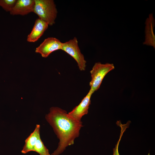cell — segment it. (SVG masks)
I'll return each mask as SVG.
<instances>
[{
	"label": "cell",
	"instance_id": "cell-12",
	"mask_svg": "<svg viewBox=\"0 0 155 155\" xmlns=\"http://www.w3.org/2000/svg\"><path fill=\"white\" fill-rule=\"evenodd\" d=\"M17 0H0V6L5 11L10 12L14 6Z\"/></svg>",
	"mask_w": 155,
	"mask_h": 155
},
{
	"label": "cell",
	"instance_id": "cell-3",
	"mask_svg": "<svg viewBox=\"0 0 155 155\" xmlns=\"http://www.w3.org/2000/svg\"><path fill=\"white\" fill-rule=\"evenodd\" d=\"M114 68L112 63L102 64L100 62L95 63L90 71L91 79L89 83L90 90L93 93L99 89L106 74Z\"/></svg>",
	"mask_w": 155,
	"mask_h": 155
},
{
	"label": "cell",
	"instance_id": "cell-8",
	"mask_svg": "<svg viewBox=\"0 0 155 155\" xmlns=\"http://www.w3.org/2000/svg\"><path fill=\"white\" fill-rule=\"evenodd\" d=\"M48 26L46 22L39 18L37 19L32 31L28 36L27 41L35 42L37 41L47 29Z\"/></svg>",
	"mask_w": 155,
	"mask_h": 155
},
{
	"label": "cell",
	"instance_id": "cell-1",
	"mask_svg": "<svg viewBox=\"0 0 155 155\" xmlns=\"http://www.w3.org/2000/svg\"><path fill=\"white\" fill-rule=\"evenodd\" d=\"M49 111L45 119L59 140L57 148L51 155H59L67 146L74 144L80 135L82 122L72 119L65 110L60 108L52 107Z\"/></svg>",
	"mask_w": 155,
	"mask_h": 155
},
{
	"label": "cell",
	"instance_id": "cell-13",
	"mask_svg": "<svg viewBox=\"0 0 155 155\" xmlns=\"http://www.w3.org/2000/svg\"><path fill=\"white\" fill-rule=\"evenodd\" d=\"M125 131V130L124 129H121L120 137L115 145V147L113 149V155H120L119 152V146L122 136Z\"/></svg>",
	"mask_w": 155,
	"mask_h": 155
},
{
	"label": "cell",
	"instance_id": "cell-6",
	"mask_svg": "<svg viewBox=\"0 0 155 155\" xmlns=\"http://www.w3.org/2000/svg\"><path fill=\"white\" fill-rule=\"evenodd\" d=\"M93 93L90 90L80 104L68 113V115L74 120L81 121L82 117L88 113L89 106L91 103V97Z\"/></svg>",
	"mask_w": 155,
	"mask_h": 155
},
{
	"label": "cell",
	"instance_id": "cell-7",
	"mask_svg": "<svg viewBox=\"0 0 155 155\" xmlns=\"http://www.w3.org/2000/svg\"><path fill=\"white\" fill-rule=\"evenodd\" d=\"M34 5V0H18L9 13L12 15H26L33 12Z\"/></svg>",
	"mask_w": 155,
	"mask_h": 155
},
{
	"label": "cell",
	"instance_id": "cell-11",
	"mask_svg": "<svg viewBox=\"0 0 155 155\" xmlns=\"http://www.w3.org/2000/svg\"><path fill=\"white\" fill-rule=\"evenodd\" d=\"M34 151L37 152L40 155H50L49 150L44 146L40 136L38 139L35 145Z\"/></svg>",
	"mask_w": 155,
	"mask_h": 155
},
{
	"label": "cell",
	"instance_id": "cell-10",
	"mask_svg": "<svg viewBox=\"0 0 155 155\" xmlns=\"http://www.w3.org/2000/svg\"><path fill=\"white\" fill-rule=\"evenodd\" d=\"M39 125H36L34 131L25 140V143L21 152L26 154L30 151H33L34 147L38 138L40 136Z\"/></svg>",
	"mask_w": 155,
	"mask_h": 155
},
{
	"label": "cell",
	"instance_id": "cell-4",
	"mask_svg": "<svg viewBox=\"0 0 155 155\" xmlns=\"http://www.w3.org/2000/svg\"><path fill=\"white\" fill-rule=\"evenodd\" d=\"M61 50L72 57L76 62L78 68L81 71L86 69V61L84 55L79 48L77 38L73 39L62 43Z\"/></svg>",
	"mask_w": 155,
	"mask_h": 155
},
{
	"label": "cell",
	"instance_id": "cell-2",
	"mask_svg": "<svg viewBox=\"0 0 155 155\" xmlns=\"http://www.w3.org/2000/svg\"><path fill=\"white\" fill-rule=\"evenodd\" d=\"M33 12L39 18L52 26L55 23L58 13L56 5L53 0H34Z\"/></svg>",
	"mask_w": 155,
	"mask_h": 155
},
{
	"label": "cell",
	"instance_id": "cell-5",
	"mask_svg": "<svg viewBox=\"0 0 155 155\" xmlns=\"http://www.w3.org/2000/svg\"><path fill=\"white\" fill-rule=\"evenodd\" d=\"M62 43L55 38H47L36 48L35 52L40 54L42 57L46 58L53 52L61 50Z\"/></svg>",
	"mask_w": 155,
	"mask_h": 155
},
{
	"label": "cell",
	"instance_id": "cell-9",
	"mask_svg": "<svg viewBox=\"0 0 155 155\" xmlns=\"http://www.w3.org/2000/svg\"><path fill=\"white\" fill-rule=\"evenodd\" d=\"M145 24V40L143 44L152 46L155 48V36L154 32L155 20L153 13L149 15V17L146 20Z\"/></svg>",
	"mask_w": 155,
	"mask_h": 155
}]
</instances>
